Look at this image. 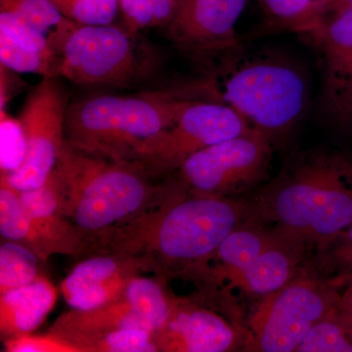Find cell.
Here are the masks:
<instances>
[{"label": "cell", "instance_id": "cell-1", "mask_svg": "<svg viewBox=\"0 0 352 352\" xmlns=\"http://www.w3.org/2000/svg\"><path fill=\"white\" fill-rule=\"evenodd\" d=\"M250 221L251 208L245 197L190 195L173 177L154 205L95 238L87 254L138 256L146 271L164 279H195L222 241Z\"/></svg>", "mask_w": 352, "mask_h": 352}, {"label": "cell", "instance_id": "cell-2", "mask_svg": "<svg viewBox=\"0 0 352 352\" xmlns=\"http://www.w3.org/2000/svg\"><path fill=\"white\" fill-rule=\"evenodd\" d=\"M245 199L252 221L311 256L352 222V151L319 146L294 153L275 177Z\"/></svg>", "mask_w": 352, "mask_h": 352}, {"label": "cell", "instance_id": "cell-3", "mask_svg": "<svg viewBox=\"0 0 352 352\" xmlns=\"http://www.w3.org/2000/svg\"><path fill=\"white\" fill-rule=\"evenodd\" d=\"M204 74L205 78L190 85L197 98L232 108L275 150L288 144L309 107L307 73L277 50L243 41Z\"/></svg>", "mask_w": 352, "mask_h": 352}, {"label": "cell", "instance_id": "cell-4", "mask_svg": "<svg viewBox=\"0 0 352 352\" xmlns=\"http://www.w3.org/2000/svg\"><path fill=\"white\" fill-rule=\"evenodd\" d=\"M51 175L62 214L90 241L151 207L166 189L140 166L65 143Z\"/></svg>", "mask_w": 352, "mask_h": 352}, {"label": "cell", "instance_id": "cell-5", "mask_svg": "<svg viewBox=\"0 0 352 352\" xmlns=\"http://www.w3.org/2000/svg\"><path fill=\"white\" fill-rule=\"evenodd\" d=\"M194 100L185 87L80 99L67 110L66 141L82 151L131 163L139 146L175 124Z\"/></svg>", "mask_w": 352, "mask_h": 352}, {"label": "cell", "instance_id": "cell-6", "mask_svg": "<svg viewBox=\"0 0 352 352\" xmlns=\"http://www.w3.org/2000/svg\"><path fill=\"white\" fill-rule=\"evenodd\" d=\"M58 57L57 78L78 85L126 88L156 69L152 48L124 24L80 25L67 19L50 36Z\"/></svg>", "mask_w": 352, "mask_h": 352}, {"label": "cell", "instance_id": "cell-7", "mask_svg": "<svg viewBox=\"0 0 352 352\" xmlns=\"http://www.w3.org/2000/svg\"><path fill=\"white\" fill-rule=\"evenodd\" d=\"M340 291L311 265L289 283L263 296L244 332L249 351L294 352L317 322L339 308Z\"/></svg>", "mask_w": 352, "mask_h": 352}, {"label": "cell", "instance_id": "cell-8", "mask_svg": "<svg viewBox=\"0 0 352 352\" xmlns=\"http://www.w3.org/2000/svg\"><path fill=\"white\" fill-rule=\"evenodd\" d=\"M274 146L256 129L196 153L173 177L190 195L243 198L270 179Z\"/></svg>", "mask_w": 352, "mask_h": 352}, {"label": "cell", "instance_id": "cell-9", "mask_svg": "<svg viewBox=\"0 0 352 352\" xmlns=\"http://www.w3.org/2000/svg\"><path fill=\"white\" fill-rule=\"evenodd\" d=\"M250 129L232 108L219 102L196 99L175 124L139 146L131 163L149 175H173L196 153Z\"/></svg>", "mask_w": 352, "mask_h": 352}, {"label": "cell", "instance_id": "cell-10", "mask_svg": "<svg viewBox=\"0 0 352 352\" xmlns=\"http://www.w3.org/2000/svg\"><path fill=\"white\" fill-rule=\"evenodd\" d=\"M58 78L46 76L28 97L19 120L27 154L19 170L6 175L18 191L38 188L54 170L66 143L65 122L68 110L66 94Z\"/></svg>", "mask_w": 352, "mask_h": 352}, {"label": "cell", "instance_id": "cell-11", "mask_svg": "<svg viewBox=\"0 0 352 352\" xmlns=\"http://www.w3.org/2000/svg\"><path fill=\"white\" fill-rule=\"evenodd\" d=\"M248 0H182L166 30L176 50L203 71L243 43L236 25Z\"/></svg>", "mask_w": 352, "mask_h": 352}, {"label": "cell", "instance_id": "cell-12", "mask_svg": "<svg viewBox=\"0 0 352 352\" xmlns=\"http://www.w3.org/2000/svg\"><path fill=\"white\" fill-rule=\"evenodd\" d=\"M140 271H146V266L138 256L96 252L76 264L62 281L60 292L73 309H94L122 298Z\"/></svg>", "mask_w": 352, "mask_h": 352}, {"label": "cell", "instance_id": "cell-13", "mask_svg": "<svg viewBox=\"0 0 352 352\" xmlns=\"http://www.w3.org/2000/svg\"><path fill=\"white\" fill-rule=\"evenodd\" d=\"M153 337L163 352L230 351L241 340L239 330L223 317L173 296L168 319Z\"/></svg>", "mask_w": 352, "mask_h": 352}, {"label": "cell", "instance_id": "cell-14", "mask_svg": "<svg viewBox=\"0 0 352 352\" xmlns=\"http://www.w3.org/2000/svg\"><path fill=\"white\" fill-rule=\"evenodd\" d=\"M309 265V252L277 232L275 239L231 285L227 293L237 289L249 298L261 300L289 283Z\"/></svg>", "mask_w": 352, "mask_h": 352}, {"label": "cell", "instance_id": "cell-15", "mask_svg": "<svg viewBox=\"0 0 352 352\" xmlns=\"http://www.w3.org/2000/svg\"><path fill=\"white\" fill-rule=\"evenodd\" d=\"M318 53L323 71V105L352 82V6L340 10L305 36Z\"/></svg>", "mask_w": 352, "mask_h": 352}, {"label": "cell", "instance_id": "cell-16", "mask_svg": "<svg viewBox=\"0 0 352 352\" xmlns=\"http://www.w3.org/2000/svg\"><path fill=\"white\" fill-rule=\"evenodd\" d=\"M276 236V231L256 222L243 224L222 241L196 280L228 291Z\"/></svg>", "mask_w": 352, "mask_h": 352}, {"label": "cell", "instance_id": "cell-17", "mask_svg": "<svg viewBox=\"0 0 352 352\" xmlns=\"http://www.w3.org/2000/svg\"><path fill=\"white\" fill-rule=\"evenodd\" d=\"M57 287L39 275L31 283L0 293V333L6 340L32 333L56 305Z\"/></svg>", "mask_w": 352, "mask_h": 352}, {"label": "cell", "instance_id": "cell-18", "mask_svg": "<svg viewBox=\"0 0 352 352\" xmlns=\"http://www.w3.org/2000/svg\"><path fill=\"white\" fill-rule=\"evenodd\" d=\"M20 196L28 214L50 245L53 254L82 256L85 254L87 241L62 214L51 173L43 185L38 188L20 192Z\"/></svg>", "mask_w": 352, "mask_h": 352}, {"label": "cell", "instance_id": "cell-19", "mask_svg": "<svg viewBox=\"0 0 352 352\" xmlns=\"http://www.w3.org/2000/svg\"><path fill=\"white\" fill-rule=\"evenodd\" d=\"M120 329H143L154 335L150 324L126 295L94 309H72L65 312L58 317L50 332L67 339L75 335L110 332Z\"/></svg>", "mask_w": 352, "mask_h": 352}, {"label": "cell", "instance_id": "cell-20", "mask_svg": "<svg viewBox=\"0 0 352 352\" xmlns=\"http://www.w3.org/2000/svg\"><path fill=\"white\" fill-rule=\"evenodd\" d=\"M0 234L6 241L18 243L32 250L41 261H46L53 252L28 214L21 200L20 191L0 175Z\"/></svg>", "mask_w": 352, "mask_h": 352}, {"label": "cell", "instance_id": "cell-21", "mask_svg": "<svg viewBox=\"0 0 352 352\" xmlns=\"http://www.w3.org/2000/svg\"><path fill=\"white\" fill-rule=\"evenodd\" d=\"M264 32H294L305 36L323 23L330 8L326 0H258Z\"/></svg>", "mask_w": 352, "mask_h": 352}, {"label": "cell", "instance_id": "cell-22", "mask_svg": "<svg viewBox=\"0 0 352 352\" xmlns=\"http://www.w3.org/2000/svg\"><path fill=\"white\" fill-rule=\"evenodd\" d=\"M314 272L338 289L352 280V222L310 256Z\"/></svg>", "mask_w": 352, "mask_h": 352}, {"label": "cell", "instance_id": "cell-23", "mask_svg": "<svg viewBox=\"0 0 352 352\" xmlns=\"http://www.w3.org/2000/svg\"><path fill=\"white\" fill-rule=\"evenodd\" d=\"M80 352H157L153 333L143 329H120L110 332L75 335L65 339Z\"/></svg>", "mask_w": 352, "mask_h": 352}, {"label": "cell", "instance_id": "cell-24", "mask_svg": "<svg viewBox=\"0 0 352 352\" xmlns=\"http://www.w3.org/2000/svg\"><path fill=\"white\" fill-rule=\"evenodd\" d=\"M182 0H119L122 24L133 32L168 29L177 17Z\"/></svg>", "mask_w": 352, "mask_h": 352}, {"label": "cell", "instance_id": "cell-25", "mask_svg": "<svg viewBox=\"0 0 352 352\" xmlns=\"http://www.w3.org/2000/svg\"><path fill=\"white\" fill-rule=\"evenodd\" d=\"M296 352H352V324L340 307L315 324Z\"/></svg>", "mask_w": 352, "mask_h": 352}, {"label": "cell", "instance_id": "cell-26", "mask_svg": "<svg viewBox=\"0 0 352 352\" xmlns=\"http://www.w3.org/2000/svg\"><path fill=\"white\" fill-rule=\"evenodd\" d=\"M162 280L164 278L151 279L138 275L129 282L124 293L154 333L166 323L170 310L171 295L164 289Z\"/></svg>", "mask_w": 352, "mask_h": 352}, {"label": "cell", "instance_id": "cell-27", "mask_svg": "<svg viewBox=\"0 0 352 352\" xmlns=\"http://www.w3.org/2000/svg\"><path fill=\"white\" fill-rule=\"evenodd\" d=\"M38 259L25 245L4 240L0 245V293L36 280L41 275Z\"/></svg>", "mask_w": 352, "mask_h": 352}, {"label": "cell", "instance_id": "cell-28", "mask_svg": "<svg viewBox=\"0 0 352 352\" xmlns=\"http://www.w3.org/2000/svg\"><path fill=\"white\" fill-rule=\"evenodd\" d=\"M0 62L16 73H32L57 78L58 57L53 52L25 50L0 34Z\"/></svg>", "mask_w": 352, "mask_h": 352}, {"label": "cell", "instance_id": "cell-29", "mask_svg": "<svg viewBox=\"0 0 352 352\" xmlns=\"http://www.w3.org/2000/svg\"><path fill=\"white\" fill-rule=\"evenodd\" d=\"M0 12L19 18L48 38L68 19L50 0H0Z\"/></svg>", "mask_w": 352, "mask_h": 352}, {"label": "cell", "instance_id": "cell-30", "mask_svg": "<svg viewBox=\"0 0 352 352\" xmlns=\"http://www.w3.org/2000/svg\"><path fill=\"white\" fill-rule=\"evenodd\" d=\"M64 17L80 25L112 24L120 12L119 0H50Z\"/></svg>", "mask_w": 352, "mask_h": 352}, {"label": "cell", "instance_id": "cell-31", "mask_svg": "<svg viewBox=\"0 0 352 352\" xmlns=\"http://www.w3.org/2000/svg\"><path fill=\"white\" fill-rule=\"evenodd\" d=\"M0 170L9 175L19 170L27 154V144L20 120L0 110Z\"/></svg>", "mask_w": 352, "mask_h": 352}, {"label": "cell", "instance_id": "cell-32", "mask_svg": "<svg viewBox=\"0 0 352 352\" xmlns=\"http://www.w3.org/2000/svg\"><path fill=\"white\" fill-rule=\"evenodd\" d=\"M0 34L25 50L55 53L48 36L11 14L0 12Z\"/></svg>", "mask_w": 352, "mask_h": 352}, {"label": "cell", "instance_id": "cell-33", "mask_svg": "<svg viewBox=\"0 0 352 352\" xmlns=\"http://www.w3.org/2000/svg\"><path fill=\"white\" fill-rule=\"evenodd\" d=\"M7 352H80L75 344L54 333L43 336H19L4 340Z\"/></svg>", "mask_w": 352, "mask_h": 352}, {"label": "cell", "instance_id": "cell-34", "mask_svg": "<svg viewBox=\"0 0 352 352\" xmlns=\"http://www.w3.org/2000/svg\"><path fill=\"white\" fill-rule=\"evenodd\" d=\"M324 107L340 133L352 138V82Z\"/></svg>", "mask_w": 352, "mask_h": 352}, {"label": "cell", "instance_id": "cell-35", "mask_svg": "<svg viewBox=\"0 0 352 352\" xmlns=\"http://www.w3.org/2000/svg\"><path fill=\"white\" fill-rule=\"evenodd\" d=\"M340 294L339 307L340 311L352 324V280L344 285L342 289H340Z\"/></svg>", "mask_w": 352, "mask_h": 352}, {"label": "cell", "instance_id": "cell-36", "mask_svg": "<svg viewBox=\"0 0 352 352\" xmlns=\"http://www.w3.org/2000/svg\"><path fill=\"white\" fill-rule=\"evenodd\" d=\"M347 1H349V2H352V0H347Z\"/></svg>", "mask_w": 352, "mask_h": 352}]
</instances>
